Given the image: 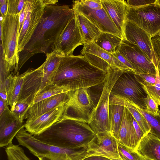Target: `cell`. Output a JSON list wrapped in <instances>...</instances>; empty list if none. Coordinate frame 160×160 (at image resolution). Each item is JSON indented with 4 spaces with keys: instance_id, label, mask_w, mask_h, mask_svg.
Here are the masks:
<instances>
[{
    "instance_id": "6da1fadb",
    "label": "cell",
    "mask_w": 160,
    "mask_h": 160,
    "mask_svg": "<svg viewBox=\"0 0 160 160\" xmlns=\"http://www.w3.org/2000/svg\"><path fill=\"white\" fill-rule=\"evenodd\" d=\"M74 16L72 8L68 5L45 6L40 22L30 39L18 54V73L32 57L38 53H46Z\"/></svg>"
},
{
    "instance_id": "7a4b0ae2",
    "label": "cell",
    "mask_w": 160,
    "mask_h": 160,
    "mask_svg": "<svg viewBox=\"0 0 160 160\" xmlns=\"http://www.w3.org/2000/svg\"><path fill=\"white\" fill-rule=\"evenodd\" d=\"M107 74L83 56H66L61 58L52 83L74 91L103 83Z\"/></svg>"
},
{
    "instance_id": "3957f363",
    "label": "cell",
    "mask_w": 160,
    "mask_h": 160,
    "mask_svg": "<svg viewBox=\"0 0 160 160\" xmlns=\"http://www.w3.org/2000/svg\"><path fill=\"white\" fill-rule=\"evenodd\" d=\"M96 135L88 123L62 118L44 132L33 136L47 144L77 149L87 147Z\"/></svg>"
},
{
    "instance_id": "277c9868",
    "label": "cell",
    "mask_w": 160,
    "mask_h": 160,
    "mask_svg": "<svg viewBox=\"0 0 160 160\" xmlns=\"http://www.w3.org/2000/svg\"><path fill=\"white\" fill-rule=\"evenodd\" d=\"M122 71L110 67L103 83L102 92L88 124L96 134L110 133L109 102L111 91Z\"/></svg>"
},
{
    "instance_id": "5b68a950",
    "label": "cell",
    "mask_w": 160,
    "mask_h": 160,
    "mask_svg": "<svg viewBox=\"0 0 160 160\" xmlns=\"http://www.w3.org/2000/svg\"><path fill=\"white\" fill-rule=\"evenodd\" d=\"M24 128L19 131L16 138L20 145L28 149L31 153L38 158L53 156L72 160H79L78 153L84 150V148L70 149L47 144L36 138Z\"/></svg>"
},
{
    "instance_id": "8992f818",
    "label": "cell",
    "mask_w": 160,
    "mask_h": 160,
    "mask_svg": "<svg viewBox=\"0 0 160 160\" xmlns=\"http://www.w3.org/2000/svg\"><path fill=\"white\" fill-rule=\"evenodd\" d=\"M19 14H8L0 21V40L6 60L13 70L18 73L19 60L17 46L19 37Z\"/></svg>"
},
{
    "instance_id": "52a82bcc",
    "label": "cell",
    "mask_w": 160,
    "mask_h": 160,
    "mask_svg": "<svg viewBox=\"0 0 160 160\" xmlns=\"http://www.w3.org/2000/svg\"><path fill=\"white\" fill-rule=\"evenodd\" d=\"M88 88H80L68 92L69 99L62 118L88 123L96 106Z\"/></svg>"
},
{
    "instance_id": "ba28073f",
    "label": "cell",
    "mask_w": 160,
    "mask_h": 160,
    "mask_svg": "<svg viewBox=\"0 0 160 160\" xmlns=\"http://www.w3.org/2000/svg\"><path fill=\"white\" fill-rule=\"evenodd\" d=\"M127 18L151 38L160 32V5L156 2L138 8L129 7Z\"/></svg>"
},
{
    "instance_id": "9c48e42d",
    "label": "cell",
    "mask_w": 160,
    "mask_h": 160,
    "mask_svg": "<svg viewBox=\"0 0 160 160\" xmlns=\"http://www.w3.org/2000/svg\"><path fill=\"white\" fill-rule=\"evenodd\" d=\"M134 74L123 72L113 85L110 95L124 98L145 110L144 100L147 95L136 79Z\"/></svg>"
},
{
    "instance_id": "30bf717a",
    "label": "cell",
    "mask_w": 160,
    "mask_h": 160,
    "mask_svg": "<svg viewBox=\"0 0 160 160\" xmlns=\"http://www.w3.org/2000/svg\"><path fill=\"white\" fill-rule=\"evenodd\" d=\"M79 160L92 156H101L109 158H120L118 140L110 133L96 134L94 138L78 155Z\"/></svg>"
},
{
    "instance_id": "8fae6325",
    "label": "cell",
    "mask_w": 160,
    "mask_h": 160,
    "mask_svg": "<svg viewBox=\"0 0 160 160\" xmlns=\"http://www.w3.org/2000/svg\"><path fill=\"white\" fill-rule=\"evenodd\" d=\"M45 6L43 0H31L29 8L19 34L17 46L18 54L28 42L40 22Z\"/></svg>"
},
{
    "instance_id": "7c38bea8",
    "label": "cell",
    "mask_w": 160,
    "mask_h": 160,
    "mask_svg": "<svg viewBox=\"0 0 160 160\" xmlns=\"http://www.w3.org/2000/svg\"><path fill=\"white\" fill-rule=\"evenodd\" d=\"M133 66L137 74H156V68L152 61L137 45L126 40H122L117 50Z\"/></svg>"
},
{
    "instance_id": "4fadbf2b",
    "label": "cell",
    "mask_w": 160,
    "mask_h": 160,
    "mask_svg": "<svg viewBox=\"0 0 160 160\" xmlns=\"http://www.w3.org/2000/svg\"><path fill=\"white\" fill-rule=\"evenodd\" d=\"M84 44L74 16L69 20L58 38L51 45L52 51H57L62 57L72 55L76 48Z\"/></svg>"
},
{
    "instance_id": "5bb4252c",
    "label": "cell",
    "mask_w": 160,
    "mask_h": 160,
    "mask_svg": "<svg viewBox=\"0 0 160 160\" xmlns=\"http://www.w3.org/2000/svg\"><path fill=\"white\" fill-rule=\"evenodd\" d=\"M72 9L82 13L102 32L113 34L122 40L121 33L103 8L99 10L92 9L79 0H75L73 1Z\"/></svg>"
},
{
    "instance_id": "9a60e30c",
    "label": "cell",
    "mask_w": 160,
    "mask_h": 160,
    "mask_svg": "<svg viewBox=\"0 0 160 160\" xmlns=\"http://www.w3.org/2000/svg\"><path fill=\"white\" fill-rule=\"evenodd\" d=\"M44 64L36 69H28L25 72L18 101H24L30 106L37 94L47 86L45 80Z\"/></svg>"
},
{
    "instance_id": "2e32d148",
    "label": "cell",
    "mask_w": 160,
    "mask_h": 160,
    "mask_svg": "<svg viewBox=\"0 0 160 160\" xmlns=\"http://www.w3.org/2000/svg\"><path fill=\"white\" fill-rule=\"evenodd\" d=\"M125 39L141 49L158 67L150 36L135 24L127 21L124 32Z\"/></svg>"
},
{
    "instance_id": "e0dca14e",
    "label": "cell",
    "mask_w": 160,
    "mask_h": 160,
    "mask_svg": "<svg viewBox=\"0 0 160 160\" xmlns=\"http://www.w3.org/2000/svg\"><path fill=\"white\" fill-rule=\"evenodd\" d=\"M68 102L60 104L39 117L26 121L24 124L25 129L33 135L39 134L44 132L62 119Z\"/></svg>"
},
{
    "instance_id": "ac0fdd59",
    "label": "cell",
    "mask_w": 160,
    "mask_h": 160,
    "mask_svg": "<svg viewBox=\"0 0 160 160\" xmlns=\"http://www.w3.org/2000/svg\"><path fill=\"white\" fill-rule=\"evenodd\" d=\"M23 122L19 120L8 107L0 115V147H7L12 143L15 137L22 128Z\"/></svg>"
},
{
    "instance_id": "d6986e66",
    "label": "cell",
    "mask_w": 160,
    "mask_h": 160,
    "mask_svg": "<svg viewBox=\"0 0 160 160\" xmlns=\"http://www.w3.org/2000/svg\"><path fill=\"white\" fill-rule=\"evenodd\" d=\"M103 8L121 33L122 40H125V29L127 16L129 8L123 0H101Z\"/></svg>"
},
{
    "instance_id": "ffe728a7",
    "label": "cell",
    "mask_w": 160,
    "mask_h": 160,
    "mask_svg": "<svg viewBox=\"0 0 160 160\" xmlns=\"http://www.w3.org/2000/svg\"><path fill=\"white\" fill-rule=\"evenodd\" d=\"M68 92L55 95L33 104L28 110L25 119L26 121L33 119L50 111L60 104L68 102L69 99Z\"/></svg>"
},
{
    "instance_id": "44dd1931",
    "label": "cell",
    "mask_w": 160,
    "mask_h": 160,
    "mask_svg": "<svg viewBox=\"0 0 160 160\" xmlns=\"http://www.w3.org/2000/svg\"><path fill=\"white\" fill-rule=\"evenodd\" d=\"M134 151L146 160H160V139L150 132L144 134Z\"/></svg>"
},
{
    "instance_id": "7402d4cb",
    "label": "cell",
    "mask_w": 160,
    "mask_h": 160,
    "mask_svg": "<svg viewBox=\"0 0 160 160\" xmlns=\"http://www.w3.org/2000/svg\"><path fill=\"white\" fill-rule=\"evenodd\" d=\"M117 140L134 151L139 142L132 122L131 113L125 107Z\"/></svg>"
},
{
    "instance_id": "603a6c76",
    "label": "cell",
    "mask_w": 160,
    "mask_h": 160,
    "mask_svg": "<svg viewBox=\"0 0 160 160\" xmlns=\"http://www.w3.org/2000/svg\"><path fill=\"white\" fill-rule=\"evenodd\" d=\"M125 107L123 97L110 95L109 102V118L111 134L117 140Z\"/></svg>"
},
{
    "instance_id": "cb8c5ba5",
    "label": "cell",
    "mask_w": 160,
    "mask_h": 160,
    "mask_svg": "<svg viewBox=\"0 0 160 160\" xmlns=\"http://www.w3.org/2000/svg\"><path fill=\"white\" fill-rule=\"evenodd\" d=\"M72 10L84 44L94 42L102 32L82 13Z\"/></svg>"
},
{
    "instance_id": "d4e9b609",
    "label": "cell",
    "mask_w": 160,
    "mask_h": 160,
    "mask_svg": "<svg viewBox=\"0 0 160 160\" xmlns=\"http://www.w3.org/2000/svg\"><path fill=\"white\" fill-rule=\"evenodd\" d=\"M85 53L93 55L101 58L107 62L112 68H118L123 72L133 73L112 54L102 49L94 42L83 45L81 55Z\"/></svg>"
},
{
    "instance_id": "484cf974",
    "label": "cell",
    "mask_w": 160,
    "mask_h": 160,
    "mask_svg": "<svg viewBox=\"0 0 160 160\" xmlns=\"http://www.w3.org/2000/svg\"><path fill=\"white\" fill-rule=\"evenodd\" d=\"M46 59L44 64V77L48 86L52 82L62 57L58 51H54L46 53Z\"/></svg>"
},
{
    "instance_id": "4316f807",
    "label": "cell",
    "mask_w": 160,
    "mask_h": 160,
    "mask_svg": "<svg viewBox=\"0 0 160 160\" xmlns=\"http://www.w3.org/2000/svg\"><path fill=\"white\" fill-rule=\"evenodd\" d=\"M25 72L12 75L7 92V103L12 107L18 101L21 91Z\"/></svg>"
},
{
    "instance_id": "83f0119b",
    "label": "cell",
    "mask_w": 160,
    "mask_h": 160,
    "mask_svg": "<svg viewBox=\"0 0 160 160\" xmlns=\"http://www.w3.org/2000/svg\"><path fill=\"white\" fill-rule=\"evenodd\" d=\"M122 40L121 38L113 34L102 32L94 42L105 51L113 54L116 52Z\"/></svg>"
},
{
    "instance_id": "f1b7e54d",
    "label": "cell",
    "mask_w": 160,
    "mask_h": 160,
    "mask_svg": "<svg viewBox=\"0 0 160 160\" xmlns=\"http://www.w3.org/2000/svg\"><path fill=\"white\" fill-rule=\"evenodd\" d=\"M68 92V91L65 88L52 83L46 87L37 94L30 107L33 104L44 99L57 94L66 93Z\"/></svg>"
},
{
    "instance_id": "f546056e",
    "label": "cell",
    "mask_w": 160,
    "mask_h": 160,
    "mask_svg": "<svg viewBox=\"0 0 160 160\" xmlns=\"http://www.w3.org/2000/svg\"><path fill=\"white\" fill-rule=\"evenodd\" d=\"M123 98L124 101L125 107L131 113L144 134L150 132L151 128L144 116L137 109L132 102L124 98Z\"/></svg>"
},
{
    "instance_id": "4dcf8cb0",
    "label": "cell",
    "mask_w": 160,
    "mask_h": 160,
    "mask_svg": "<svg viewBox=\"0 0 160 160\" xmlns=\"http://www.w3.org/2000/svg\"><path fill=\"white\" fill-rule=\"evenodd\" d=\"M133 104L148 123L151 128L150 132L160 139V116L154 117L134 103Z\"/></svg>"
},
{
    "instance_id": "1f68e13d",
    "label": "cell",
    "mask_w": 160,
    "mask_h": 160,
    "mask_svg": "<svg viewBox=\"0 0 160 160\" xmlns=\"http://www.w3.org/2000/svg\"><path fill=\"white\" fill-rule=\"evenodd\" d=\"M156 81L154 85L142 86L147 95H150L160 106V77L158 67L156 68Z\"/></svg>"
},
{
    "instance_id": "d6a6232c",
    "label": "cell",
    "mask_w": 160,
    "mask_h": 160,
    "mask_svg": "<svg viewBox=\"0 0 160 160\" xmlns=\"http://www.w3.org/2000/svg\"><path fill=\"white\" fill-rule=\"evenodd\" d=\"M5 152L8 160H31L22 148L12 143L6 148Z\"/></svg>"
},
{
    "instance_id": "836d02e7",
    "label": "cell",
    "mask_w": 160,
    "mask_h": 160,
    "mask_svg": "<svg viewBox=\"0 0 160 160\" xmlns=\"http://www.w3.org/2000/svg\"><path fill=\"white\" fill-rule=\"evenodd\" d=\"M118 152L122 160H145L132 149L122 144L118 141Z\"/></svg>"
},
{
    "instance_id": "e575fe53",
    "label": "cell",
    "mask_w": 160,
    "mask_h": 160,
    "mask_svg": "<svg viewBox=\"0 0 160 160\" xmlns=\"http://www.w3.org/2000/svg\"><path fill=\"white\" fill-rule=\"evenodd\" d=\"M30 107V105L24 101H18L11 107L10 110L20 121L23 122L25 116Z\"/></svg>"
},
{
    "instance_id": "d590c367",
    "label": "cell",
    "mask_w": 160,
    "mask_h": 160,
    "mask_svg": "<svg viewBox=\"0 0 160 160\" xmlns=\"http://www.w3.org/2000/svg\"><path fill=\"white\" fill-rule=\"evenodd\" d=\"M0 82H3L11 75L10 72L13 70L6 60L1 43L0 48Z\"/></svg>"
},
{
    "instance_id": "8d00e7d4",
    "label": "cell",
    "mask_w": 160,
    "mask_h": 160,
    "mask_svg": "<svg viewBox=\"0 0 160 160\" xmlns=\"http://www.w3.org/2000/svg\"><path fill=\"white\" fill-rule=\"evenodd\" d=\"M82 55L91 64L105 72H107L111 67L107 62L95 55L87 53Z\"/></svg>"
},
{
    "instance_id": "74e56055",
    "label": "cell",
    "mask_w": 160,
    "mask_h": 160,
    "mask_svg": "<svg viewBox=\"0 0 160 160\" xmlns=\"http://www.w3.org/2000/svg\"><path fill=\"white\" fill-rule=\"evenodd\" d=\"M146 106L145 110L154 117L160 116V110L158 106L154 100L149 95H147L144 100Z\"/></svg>"
},
{
    "instance_id": "f35d334b",
    "label": "cell",
    "mask_w": 160,
    "mask_h": 160,
    "mask_svg": "<svg viewBox=\"0 0 160 160\" xmlns=\"http://www.w3.org/2000/svg\"><path fill=\"white\" fill-rule=\"evenodd\" d=\"M26 0H8L7 13L12 15H18L22 10Z\"/></svg>"
},
{
    "instance_id": "ab89813d",
    "label": "cell",
    "mask_w": 160,
    "mask_h": 160,
    "mask_svg": "<svg viewBox=\"0 0 160 160\" xmlns=\"http://www.w3.org/2000/svg\"><path fill=\"white\" fill-rule=\"evenodd\" d=\"M137 81L142 86L154 85L156 81V74L145 73L134 74Z\"/></svg>"
},
{
    "instance_id": "60d3db41",
    "label": "cell",
    "mask_w": 160,
    "mask_h": 160,
    "mask_svg": "<svg viewBox=\"0 0 160 160\" xmlns=\"http://www.w3.org/2000/svg\"><path fill=\"white\" fill-rule=\"evenodd\" d=\"M151 41L160 77V32L151 38Z\"/></svg>"
},
{
    "instance_id": "b9f144b4",
    "label": "cell",
    "mask_w": 160,
    "mask_h": 160,
    "mask_svg": "<svg viewBox=\"0 0 160 160\" xmlns=\"http://www.w3.org/2000/svg\"><path fill=\"white\" fill-rule=\"evenodd\" d=\"M156 1V0H128L126 1L130 8H136L154 3Z\"/></svg>"
},
{
    "instance_id": "7bdbcfd3",
    "label": "cell",
    "mask_w": 160,
    "mask_h": 160,
    "mask_svg": "<svg viewBox=\"0 0 160 160\" xmlns=\"http://www.w3.org/2000/svg\"><path fill=\"white\" fill-rule=\"evenodd\" d=\"M79 1L82 4L92 9L99 10L103 8L101 0H81Z\"/></svg>"
},
{
    "instance_id": "ee69618b",
    "label": "cell",
    "mask_w": 160,
    "mask_h": 160,
    "mask_svg": "<svg viewBox=\"0 0 160 160\" xmlns=\"http://www.w3.org/2000/svg\"><path fill=\"white\" fill-rule=\"evenodd\" d=\"M112 54L121 62L127 67L132 73L135 74L137 73L136 70L133 66L117 50L115 53Z\"/></svg>"
},
{
    "instance_id": "f6af8a7d",
    "label": "cell",
    "mask_w": 160,
    "mask_h": 160,
    "mask_svg": "<svg viewBox=\"0 0 160 160\" xmlns=\"http://www.w3.org/2000/svg\"><path fill=\"white\" fill-rule=\"evenodd\" d=\"M131 116L132 124L139 142L142 137L143 136L144 134L138 124L133 117L131 113Z\"/></svg>"
},
{
    "instance_id": "bcb514c9",
    "label": "cell",
    "mask_w": 160,
    "mask_h": 160,
    "mask_svg": "<svg viewBox=\"0 0 160 160\" xmlns=\"http://www.w3.org/2000/svg\"><path fill=\"white\" fill-rule=\"evenodd\" d=\"M0 98L7 103V91L4 82H0Z\"/></svg>"
},
{
    "instance_id": "7dc6e473",
    "label": "cell",
    "mask_w": 160,
    "mask_h": 160,
    "mask_svg": "<svg viewBox=\"0 0 160 160\" xmlns=\"http://www.w3.org/2000/svg\"><path fill=\"white\" fill-rule=\"evenodd\" d=\"M8 0H6L5 3L3 5L0 6L1 16L4 18L7 14Z\"/></svg>"
},
{
    "instance_id": "c3c4849f",
    "label": "cell",
    "mask_w": 160,
    "mask_h": 160,
    "mask_svg": "<svg viewBox=\"0 0 160 160\" xmlns=\"http://www.w3.org/2000/svg\"><path fill=\"white\" fill-rule=\"evenodd\" d=\"M81 160H113L108 158L101 156H92Z\"/></svg>"
},
{
    "instance_id": "681fc988",
    "label": "cell",
    "mask_w": 160,
    "mask_h": 160,
    "mask_svg": "<svg viewBox=\"0 0 160 160\" xmlns=\"http://www.w3.org/2000/svg\"><path fill=\"white\" fill-rule=\"evenodd\" d=\"M39 160H72L53 156H47L38 158Z\"/></svg>"
},
{
    "instance_id": "f907efd6",
    "label": "cell",
    "mask_w": 160,
    "mask_h": 160,
    "mask_svg": "<svg viewBox=\"0 0 160 160\" xmlns=\"http://www.w3.org/2000/svg\"><path fill=\"white\" fill-rule=\"evenodd\" d=\"M7 103L1 98H0V115H1L8 107Z\"/></svg>"
},
{
    "instance_id": "816d5d0a",
    "label": "cell",
    "mask_w": 160,
    "mask_h": 160,
    "mask_svg": "<svg viewBox=\"0 0 160 160\" xmlns=\"http://www.w3.org/2000/svg\"><path fill=\"white\" fill-rule=\"evenodd\" d=\"M43 1L45 6L54 5L58 2V0H43Z\"/></svg>"
},
{
    "instance_id": "f5cc1de1",
    "label": "cell",
    "mask_w": 160,
    "mask_h": 160,
    "mask_svg": "<svg viewBox=\"0 0 160 160\" xmlns=\"http://www.w3.org/2000/svg\"><path fill=\"white\" fill-rule=\"evenodd\" d=\"M6 1V0H0V6L3 4Z\"/></svg>"
},
{
    "instance_id": "db71d44e",
    "label": "cell",
    "mask_w": 160,
    "mask_h": 160,
    "mask_svg": "<svg viewBox=\"0 0 160 160\" xmlns=\"http://www.w3.org/2000/svg\"><path fill=\"white\" fill-rule=\"evenodd\" d=\"M156 3L160 5V0H156Z\"/></svg>"
},
{
    "instance_id": "11a10c76",
    "label": "cell",
    "mask_w": 160,
    "mask_h": 160,
    "mask_svg": "<svg viewBox=\"0 0 160 160\" xmlns=\"http://www.w3.org/2000/svg\"><path fill=\"white\" fill-rule=\"evenodd\" d=\"M111 159L113 160H122L121 158H110Z\"/></svg>"
},
{
    "instance_id": "9f6ffc18",
    "label": "cell",
    "mask_w": 160,
    "mask_h": 160,
    "mask_svg": "<svg viewBox=\"0 0 160 160\" xmlns=\"http://www.w3.org/2000/svg\"></svg>"
}]
</instances>
